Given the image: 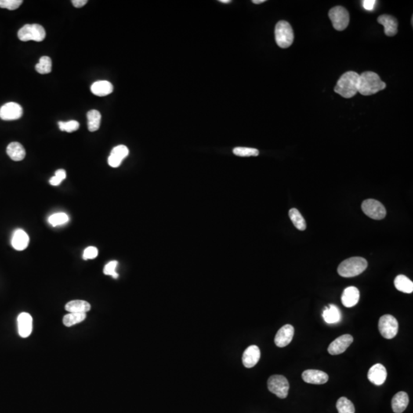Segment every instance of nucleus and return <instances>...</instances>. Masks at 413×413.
Returning <instances> with one entry per match:
<instances>
[{
    "label": "nucleus",
    "instance_id": "26",
    "mask_svg": "<svg viewBox=\"0 0 413 413\" xmlns=\"http://www.w3.org/2000/svg\"><path fill=\"white\" fill-rule=\"evenodd\" d=\"M395 287L404 293L410 294L413 291V281L404 275H399L394 280Z\"/></svg>",
    "mask_w": 413,
    "mask_h": 413
},
{
    "label": "nucleus",
    "instance_id": "9",
    "mask_svg": "<svg viewBox=\"0 0 413 413\" xmlns=\"http://www.w3.org/2000/svg\"><path fill=\"white\" fill-rule=\"evenodd\" d=\"M361 208L366 215L374 220L383 219L386 215V208L382 203L374 199L365 200L362 203Z\"/></svg>",
    "mask_w": 413,
    "mask_h": 413
},
{
    "label": "nucleus",
    "instance_id": "1",
    "mask_svg": "<svg viewBox=\"0 0 413 413\" xmlns=\"http://www.w3.org/2000/svg\"><path fill=\"white\" fill-rule=\"evenodd\" d=\"M386 87V83L381 81L380 76L372 71H366L359 76L358 92L361 95H375Z\"/></svg>",
    "mask_w": 413,
    "mask_h": 413
},
{
    "label": "nucleus",
    "instance_id": "39",
    "mask_svg": "<svg viewBox=\"0 0 413 413\" xmlns=\"http://www.w3.org/2000/svg\"><path fill=\"white\" fill-rule=\"evenodd\" d=\"M71 2H72L73 5L76 7V8H81V7L84 6V5L88 3V1L87 0H72Z\"/></svg>",
    "mask_w": 413,
    "mask_h": 413
},
{
    "label": "nucleus",
    "instance_id": "33",
    "mask_svg": "<svg viewBox=\"0 0 413 413\" xmlns=\"http://www.w3.org/2000/svg\"><path fill=\"white\" fill-rule=\"evenodd\" d=\"M233 154L240 157H250L259 156V150L254 148L237 147L233 150Z\"/></svg>",
    "mask_w": 413,
    "mask_h": 413
},
{
    "label": "nucleus",
    "instance_id": "2",
    "mask_svg": "<svg viewBox=\"0 0 413 413\" xmlns=\"http://www.w3.org/2000/svg\"><path fill=\"white\" fill-rule=\"evenodd\" d=\"M359 74L348 71L340 77L334 91L345 98H351L358 93Z\"/></svg>",
    "mask_w": 413,
    "mask_h": 413
},
{
    "label": "nucleus",
    "instance_id": "35",
    "mask_svg": "<svg viewBox=\"0 0 413 413\" xmlns=\"http://www.w3.org/2000/svg\"><path fill=\"white\" fill-rule=\"evenodd\" d=\"M23 2V0H0V8L15 10L17 9Z\"/></svg>",
    "mask_w": 413,
    "mask_h": 413
},
{
    "label": "nucleus",
    "instance_id": "25",
    "mask_svg": "<svg viewBox=\"0 0 413 413\" xmlns=\"http://www.w3.org/2000/svg\"><path fill=\"white\" fill-rule=\"evenodd\" d=\"M322 316L327 324H336L341 321V311L335 305H329L324 309Z\"/></svg>",
    "mask_w": 413,
    "mask_h": 413
},
{
    "label": "nucleus",
    "instance_id": "27",
    "mask_svg": "<svg viewBox=\"0 0 413 413\" xmlns=\"http://www.w3.org/2000/svg\"><path fill=\"white\" fill-rule=\"evenodd\" d=\"M88 127L91 132L99 129L101 122V114L98 110H90L88 113Z\"/></svg>",
    "mask_w": 413,
    "mask_h": 413
},
{
    "label": "nucleus",
    "instance_id": "8",
    "mask_svg": "<svg viewBox=\"0 0 413 413\" xmlns=\"http://www.w3.org/2000/svg\"><path fill=\"white\" fill-rule=\"evenodd\" d=\"M333 26L338 31H343L348 27L350 22V16L345 8L342 6L334 7L328 13Z\"/></svg>",
    "mask_w": 413,
    "mask_h": 413
},
{
    "label": "nucleus",
    "instance_id": "5",
    "mask_svg": "<svg viewBox=\"0 0 413 413\" xmlns=\"http://www.w3.org/2000/svg\"><path fill=\"white\" fill-rule=\"evenodd\" d=\"M46 36L43 26L38 24H27L21 28L18 32V38L22 41H43Z\"/></svg>",
    "mask_w": 413,
    "mask_h": 413
},
{
    "label": "nucleus",
    "instance_id": "3",
    "mask_svg": "<svg viewBox=\"0 0 413 413\" xmlns=\"http://www.w3.org/2000/svg\"><path fill=\"white\" fill-rule=\"evenodd\" d=\"M367 266L368 263L364 258L359 256L349 258L345 259L339 265L338 273L342 277H354L365 271Z\"/></svg>",
    "mask_w": 413,
    "mask_h": 413
},
{
    "label": "nucleus",
    "instance_id": "17",
    "mask_svg": "<svg viewBox=\"0 0 413 413\" xmlns=\"http://www.w3.org/2000/svg\"><path fill=\"white\" fill-rule=\"evenodd\" d=\"M129 155V149L124 145L113 148L108 158V164L113 168H117L122 163L123 160Z\"/></svg>",
    "mask_w": 413,
    "mask_h": 413
},
{
    "label": "nucleus",
    "instance_id": "37",
    "mask_svg": "<svg viewBox=\"0 0 413 413\" xmlns=\"http://www.w3.org/2000/svg\"><path fill=\"white\" fill-rule=\"evenodd\" d=\"M98 251L97 249L95 247H89L85 249L83 254V259L84 260H88V259H95L97 256Z\"/></svg>",
    "mask_w": 413,
    "mask_h": 413
},
{
    "label": "nucleus",
    "instance_id": "24",
    "mask_svg": "<svg viewBox=\"0 0 413 413\" xmlns=\"http://www.w3.org/2000/svg\"><path fill=\"white\" fill-rule=\"evenodd\" d=\"M91 90L96 96H105L113 92V86L109 81H99L92 84Z\"/></svg>",
    "mask_w": 413,
    "mask_h": 413
},
{
    "label": "nucleus",
    "instance_id": "41",
    "mask_svg": "<svg viewBox=\"0 0 413 413\" xmlns=\"http://www.w3.org/2000/svg\"><path fill=\"white\" fill-rule=\"evenodd\" d=\"M49 182L51 185H54V186H58V185H59L61 183H62V180L55 175V176L52 177V178L50 179Z\"/></svg>",
    "mask_w": 413,
    "mask_h": 413
},
{
    "label": "nucleus",
    "instance_id": "43",
    "mask_svg": "<svg viewBox=\"0 0 413 413\" xmlns=\"http://www.w3.org/2000/svg\"><path fill=\"white\" fill-rule=\"evenodd\" d=\"M220 2H222V3H230L231 2L230 0H220Z\"/></svg>",
    "mask_w": 413,
    "mask_h": 413
},
{
    "label": "nucleus",
    "instance_id": "11",
    "mask_svg": "<svg viewBox=\"0 0 413 413\" xmlns=\"http://www.w3.org/2000/svg\"><path fill=\"white\" fill-rule=\"evenodd\" d=\"M353 338L350 334H344L331 342L327 351L331 355H339L344 353L353 343Z\"/></svg>",
    "mask_w": 413,
    "mask_h": 413
},
{
    "label": "nucleus",
    "instance_id": "20",
    "mask_svg": "<svg viewBox=\"0 0 413 413\" xmlns=\"http://www.w3.org/2000/svg\"><path fill=\"white\" fill-rule=\"evenodd\" d=\"M29 244L30 237L24 230L17 229L14 231L12 237V246L15 250L18 251H24L27 248Z\"/></svg>",
    "mask_w": 413,
    "mask_h": 413
},
{
    "label": "nucleus",
    "instance_id": "7",
    "mask_svg": "<svg viewBox=\"0 0 413 413\" xmlns=\"http://www.w3.org/2000/svg\"><path fill=\"white\" fill-rule=\"evenodd\" d=\"M378 327L381 335L384 338L392 339L397 334L399 324L396 318L390 315H385L380 318Z\"/></svg>",
    "mask_w": 413,
    "mask_h": 413
},
{
    "label": "nucleus",
    "instance_id": "18",
    "mask_svg": "<svg viewBox=\"0 0 413 413\" xmlns=\"http://www.w3.org/2000/svg\"><path fill=\"white\" fill-rule=\"evenodd\" d=\"M360 300V291L354 286H349L344 290L341 296V302L346 308H351L358 303Z\"/></svg>",
    "mask_w": 413,
    "mask_h": 413
},
{
    "label": "nucleus",
    "instance_id": "15",
    "mask_svg": "<svg viewBox=\"0 0 413 413\" xmlns=\"http://www.w3.org/2000/svg\"><path fill=\"white\" fill-rule=\"evenodd\" d=\"M302 379L307 383L321 385L328 381L329 377L326 373L318 370H307L302 373Z\"/></svg>",
    "mask_w": 413,
    "mask_h": 413
},
{
    "label": "nucleus",
    "instance_id": "38",
    "mask_svg": "<svg viewBox=\"0 0 413 413\" xmlns=\"http://www.w3.org/2000/svg\"><path fill=\"white\" fill-rule=\"evenodd\" d=\"M377 1L375 0H364L363 1V6L366 10L372 11L374 9Z\"/></svg>",
    "mask_w": 413,
    "mask_h": 413
},
{
    "label": "nucleus",
    "instance_id": "29",
    "mask_svg": "<svg viewBox=\"0 0 413 413\" xmlns=\"http://www.w3.org/2000/svg\"><path fill=\"white\" fill-rule=\"evenodd\" d=\"M86 314H81V313H69L64 316L63 324L66 327H72L75 324L84 321L86 319Z\"/></svg>",
    "mask_w": 413,
    "mask_h": 413
},
{
    "label": "nucleus",
    "instance_id": "28",
    "mask_svg": "<svg viewBox=\"0 0 413 413\" xmlns=\"http://www.w3.org/2000/svg\"><path fill=\"white\" fill-rule=\"evenodd\" d=\"M290 219L298 230L303 231L306 229V222L301 213L296 208H291L288 212Z\"/></svg>",
    "mask_w": 413,
    "mask_h": 413
},
{
    "label": "nucleus",
    "instance_id": "32",
    "mask_svg": "<svg viewBox=\"0 0 413 413\" xmlns=\"http://www.w3.org/2000/svg\"><path fill=\"white\" fill-rule=\"evenodd\" d=\"M69 222V217L65 213H56L48 218V222L53 226L65 224Z\"/></svg>",
    "mask_w": 413,
    "mask_h": 413
},
{
    "label": "nucleus",
    "instance_id": "16",
    "mask_svg": "<svg viewBox=\"0 0 413 413\" xmlns=\"http://www.w3.org/2000/svg\"><path fill=\"white\" fill-rule=\"evenodd\" d=\"M260 358V350L257 346L251 345L246 349L243 353L242 361L244 367L247 368H252L257 364Z\"/></svg>",
    "mask_w": 413,
    "mask_h": 413
},
{
    "label": "nucleus",
    "instance_id": "42",
    "mask_svg": "<svg viewBox=\"0 0 413 413\" xmlns=\"http://www.w3.org/2000/svg\"><path fill=\"white\" fill-rule=\"evenodd\" d=\"M252 2L254 4H260L266 2V0H253Z\"/></svg>",
    "mask_w": 413,
    "mask_h": 413
},
{
    "label": "nucleus",
    "instance_id": "6",
    "mask_svg": "<svg viewBox=\"0 0 413 413\" xmlns=\"http://www.w3.org/2000/svg\"><path fill=\"white\" fill-rule=\"evenodd\" d=\"M268 389L280 399L286 398L288 394L289 383L283 375H273L268 380Z\"/></svg>",
    "mask_w": 413,
    "mask_h": 413
},
{
    "label": "nucleus",
    "instance_id": "22",
    "mask_svg": "<svg viewBox=\"0 0 413 413\" xmlns=\"http://www.w3.org/2000/svg\"><path fill=\"white\" fill-rule=\"evenodd\" d=\"M6 153L13 161H22L26 157V150L24 147L23 145L17 142H11L10 144L7 146Z\"/></svg>",
    "mask_w": 413,
    "mask_h": 413
},
{
    "label": "nucleus",
    "instance_id": "4",
    "mask_svg": "<svg viewBox=\"0 0 413 413\" xmlns=\"http://www.w3.org/2000/svg\"><path fill=\"white\" fill-rule=\"evenodd\" d=\"M275 38L278 46L287 48L293 43L294 32L292 28L286 21H280L275 29Z\"/></svg>",
    "mask_w": 413,
    "mask_h": 413
},
{
    "label": "nucleus",
    "instance_id": "23",
    "mask_svg": "<svg viewBox=\"0 0 413 413\" xmlns=\"http://www.w3.org/2000/svg\"><path fill=\"white\" fill-rule=\"evenodd\" d=\"M91 306L89 302L84 300H73L66 304V311L69 313H81L86 314L91 310Z\"/></svg>",
    "mask_w": 413,
    "mask_h": 413
},
{
    "label": "nucleus",
    "instance_id": "21",
    "mask_svg": "<svg viewBox=\"0 0 413 413\" xmlns=\"http://www.w3.org/2000/svg\"><path fill=\"white\" fill-rule=\"evenodd\" d=\"M409 396L405 392H399L392 400V409L395 413H402L408 407Z\"/></svg>",
    "mask_w": 413,
    "mask_h": 413
},
{
    "label": "nucleus",
    "instance_id": "14",
    "mask_svg": "<svg viewBox=\"0 0 413 413\" xmlns=\"http://www.w3.org/2000/svg\"><path fill=\"white\" fill-rule=\"evenodd\" d=\"M33 320L31 315L27 312H23L18 316V331L22 338L30 336L32 332Z\"/></svg>",
    "mask_w": 413,
    "mask_h": 413
},
{
    "label": "nucleus",
    "instance_id": "12",
    "mask_svg": "<svg viewBox=\"0 0 413 413\" xmlns=\"http://www.w3.org/2000/svg\"><path fill=\"white\" fill-rule=\"evenodd\" d=\"M295 334L294 327L291 324H286L278 331L275 337V344L279 348H284L291 343Z\"/></svg>",
    "mask_w": 413,
    "mask_h": 413
},
{
    "label": "nucleus",
    "instance_id": "13",
    "mask_svg": "<svg viewBox=\"0 0 413 413\" xmlns=\"http://www.w3.org/2000/svg\"><path fill=\"white\" fill-rule=\"evenodd\" d=\"M387 377L386 369L381 364H377L372 366L369 370L367 378L369 381L376 386H381L386 381Z\"/></svg>",
    "mask_w": 413,
    "mask_h": 413
},
{
    "label": "nucleus",
    "instance_id": "34",
    "mask_svg": "<svg viewBox=\"0 0 413 413\" xmlns=\"http://www.w3.org/2000/svg\"><path fill=\"white\" fill-rule=\"evenodd\" d=\"M59 129L62 131H64V132H72L79 129L80 124L77 121H76V120H70V121H67V122L59 121Z\"/></svg>",
    "mask_w": 413,
    "mask_h": 413
},
{
    "label": "nucleus",
    "instance_id": "19",
    "mask_svg": "<svg viewBox=\"0 0 413 413\" xmlns=\"http://www.w3.org/2000/svg\"><path fill=\"white\" fill-rule=\"evenodd\" d=\"M378 23L384 26V32L387 36H394L398 32V22L393 16L382 15L377 19Z\"/></svg>",
    "mask_w": 413,
    "mask_h": 413
},
{
    "label": "nucleus",
    "instance_id": "36",
    "mask_svg": "<svg viewBox=\"0 0 413 413\" xmlns=\"http://www.w3.org/2000/svg\"><path fill=\"white\" fill-rule=\"evenodd\" d=\"M117 266H118L117 261H110L105 266L104 269H103V273L106 276H111L113 279H117L119 277L118 273L116 271Z\"/></svg>",
    "mask_w": 413,
    "mask_h": 413
},
{
    "label": "nucleus",
    "instance_id": "30",
    "mask_svg": "<svg viewBox=\"0 0 413 413\" xmlns=\"http://www.w3.org/2000/svg\"><path fill=\"white\" fill-rule=\"evenodd\" d=\"M52 59L48 56L41 57L39 59V62L35 65L37 72L41 74H49L52 72Z\"/></svg>",
    "mask_w": 413,
    "mask_h": 413
},
{
    "label": "nucleus",
    "instance_id": "10",
    "mask_svg": "<svg viewBox=\"0 0 413 413\" xmlns=\"http://www.w3.org/2000/svg\"><path fill=\"white\" fill-rule=\"evenodd\" d=\"M23 114V107L15 102L5 103L0 108V118L2 120H19Z\"/></svg>",
    "mask_w": 413,
    "mask_h": 413
},
{
    "label": "nucleus",
    "instance_id": "40",
    "mask_svg": "<svg viewBox=\"0 0 413 413\" xmlns=\"http://www.w3.org/2000/svg\"><path fill=\"white\" fill-rule=\"evenodd\" d=\"M55 176L58 177L59 179H62V181L66 179V172L64 169L57 170L55 174Z\"/></svg>",
    "mask_w": 413,
    "mask_h": 413
},
{
    "label": "nucleus",
    "instance_id": "31",
    "mask_svg": "<svg viewBox=\"0 0 413 413\" xmlns=\"http://www.w3.org/2000/svg\"><path fill=\"white\" fill-rule=\"evenodd\" d=\"M338 413H355L354 406L350 400L346 397H341L336 403Z\"/></svg>",
    "mask_w": 413,
    "mask_h": 413
}]
</instances>
